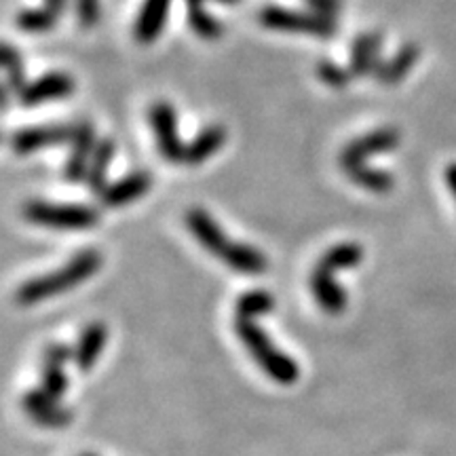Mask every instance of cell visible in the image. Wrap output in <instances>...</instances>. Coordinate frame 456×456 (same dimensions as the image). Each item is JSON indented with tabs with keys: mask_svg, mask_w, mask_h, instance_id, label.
Listing matches in <instances>:
<instances>
[{
	"mask_svg": "<svg viewBox=\"0 0 456 456\" xmlns=\"http://www.w3.org/2000/svg\"><path fill=\"white\" fill-rule=\"evenodd\" d=\"M260 24L269 30L279 32H300L315 38H332L336 34V21L332 17L317 13H305V11L283 9V7H265L258 15Z\"/></svg>",
	"mask_w": 456,
	"mask_h": 456,
	"instance_id": "4",
	"label": "cell"
},
{
	"mask_svg": "<svg viewBox=\"0 0 456 456\" xmlns=\"http://www.w3.org/2000/svg\"><path fill=\"white\" fill-rule=\"evenodd\" d=\"M171 0H144L138 20L134 26L135 41L142 45L155 43L161 37L165 21H167Z\"/></svg>",
	"mask_w": 456,
	"mask_h": 456,
	"instance_id": "16",
	"label": "cell"
},
{
	"mask_svg": "<svg viewBox=\"0 0 456 456\" xmlns=\"http://www.w3.org/2000/svg\"><path fill=\"white\" fill-rule=\"evenodd\" d=\"M45 7L51 9L57 15H61L68 7V0H45Z\"/></svg>",
	"mask_w": 456,
	"mask_h": 456,
	"instance_id": "33",
	"label": "cell"
},
{
	"mask_svg": "<svg viewBox=\"0 0 456 456\" xmlns=\"http://www.w3.org/2000/svg\"><path fill=\"white\" fill-rule=\"evenodd\" d=\"M306 4H309L311 13L332 17V20L342 9V0H306Z\"/></svg>",
	"mask_w": 456,
	"mask_h": 456,
	"instance_id": "31",
	"label": "cell"
},
{
	"mask_svg": "<svg viewBox=\"0 0 456 456\" xmlns=\"http://www.w3.org/2000/svg\"><path fill=\"white\" fill-rule=\"evenodd\" d=\"M30 224L55 228V231H87L100 222V212L81 203L28 201L21 209Z\"/></svg>",
	"mask_w": 456,
	"mask_h": 456,
	"instance_id": "3",
	"label": "cell"
},
{
	"mask_svg": "<svg viewBox=\"0 0 456 456\" xmlns=\"http://www.w3.org/2000/svg\"><path fill=\"white\" fill-rule=\"evenodd\" d=\"M81 456H95V454H91V452H89V454H81Z\"/></svg>",
	"mask_w": 456,
	"mask_h": 456,
	"instance_id": "36",
	"label": "cell"
},
{
	"mask_svg": "<svg viewBox=\"0 0 456 456\" xmlns=\"http://www.w3.org/2000/svg\"><path fill=\"white\" fill-rule=\"evenodd\" d=\"M74 357V349L61 342H53L43 351V366H61L64 368L68 362Z\"/></svg>",
	"mask_w": 456,
	"mask_h": 456,
	"instance_id": "29",
	"label": "cell"
},
{
	"mask_svg": "<svg viewBox=\"0 0 456 456\" xmlns=\"http://www.w3.org/2000/svg\"><path fill=\"white\" fill-rule=\"evenodd\" d=\"M3 64L4 70H7V87L13 89L17 95L20 91L26 87V70H24V61H21L20 51L11 45H4L3 47Z\"/></svg>",
	"mask_w": 456,
	"mask_h": 456,
	"instance_id": "26",
	"label": "cell"
},
{
	"mask_svg": "<svg viewBox=\"0 0 456 456\" xmlns=\"http://www.w3.org/2000/svg\"><path fill=\"white\" fill-rule=\"evenodd\" d=\"M98 142L100 140L95 138L94 125L89 121L77 123L74 138L70 142V155H68L64 165V178L70 182V184L85 182V175H87L91 157H94Z\"/></svg>",
	"mask_w": 456,
	"mask_h": 456,
	"instance_id": "10",
	"label": "cell"
},
{
	"mask_svg": "<svg viewBox=\"0 0 456 456\" xmlns=\"http://www.w3.org/2000/svg\"><path fill=\"white\" fill-rule=\"evenodd\" d=\"M106 340H108V328L106 323L102 322L89 323V326L81 332V336H78L77 345H74L72 362L77 363V368L81 370L83 374L89 372V370L98 363L102 351H104L106 346Z\"/></svg>",
	"mask_w": 456,
	"mask_h": 456,
	"instance_id": "15",
	"label": "cell"
},
{
	"mask_svg": "<svg viewBox=\"0 0 456 456\" xmlns=\"http://www.w3.org/2000/svg\"><path fill=\"white\" fill-rule=\"evenodd\" d=\"M77 125H41V127H26L15 131L11 138V148L15 155H32L49 146H60L72 142Z\"/></svg>",
	"mask_w": 456,
	"mask_h": 456,
	"instance_id": "7",
	"label": "cell"
},
{
	"mask_svg": "<svg viewBox=\"0 0 456 456\" xmlns=\"http://www.w3.org/2000/svg\"><path fill=\"white\" fill-rule=\"evenodd\" d=\"M186 21L191 26V30L197 34L201 41H218L224 34V26L222 21L216 20L212 13H208L205 7H186Z\"/></svg>",
	"mask_w": 456,
	"mask_h": 456,
	"instance_id": "24",
	"label": "cell"
},
{
	"mask_svg": "<svg viewBox=\"0 0 456 456\" xmlns=\"http://www.w3.org/2000/svg\"><path fill=\"white\" fill-rule=\"evenodd\" d=\"M21 406H24L26 414L45 429H64L72 423L74 414L70 408L61 406L60 402H55L53 397H49L41 387L38 389H30L21 399Z\"/></svg>",
	"mask_w": 456,
	"mask_h": 456,
	"instance_id": "9",
	"label": "cell"
},
{
	"mask_svg": "<svg viewBox=\"0 0 456 456\" xmlns=\"http://www.w3.org/2000/svg\"><path fill=\"white\" fill-rule=\"evenodd\" d=\"M402 142V134L395 127H379L374 131H368L362 138L351 140L349 144L342 148L338 161L342 169H351L355 165L366 163L370 157L383 155V152L395 151Z\"/></svg>",
	"mask_w": 456,
	"mask_h": 456,
	"instance_id": "5",
	"label": "cell"
},
{
	"mask_svg": "<svg viewBox=\"0 0 456 456\" xmlns=\"http://www.w3.org/2000/svg\"><path fill=\"white\" fill-rule=\"evenodd\" d=\"M74 94V78L66 72H47L38 77L37 81L28 83L20 91V104L26 108H37L47 104V102L64 100Z\"/></svg>",
	"mask_w": 456,
	"mask_h": 456,
	"instance_id": "8",
	"label": "cell"
},
{
	"mask_svg": "<svg viewBox=\"0 0 456 456\" xmlns=\"http://www.w3.org/2000/svg\"><path fill=\"white\" fill-rule=\"evenodd\" d=\"M363 260V248L359 243H338L334 248H330L326 254L322 256L317 262L319 269L336 273L353 269V266L362 265Z\"/></svg>",
	"mask_w": 456,
	"mask_h": 456,
	"instance_id": "22",
	"label": "cell"
},
{
	"mask_svg": "<svg viewBox=\"0 0 456 456\" xmlns=\"http://www.w3.org/2000/svg\"><path fill=\"white\" fill-rule=\"evenodd\" d=\"M184 222L188 231L192 232V237L197 239V243L203 249H208L209 254L216 258H222V254L226 252V248L231 245L226 232L222 231V226L212 218V214L205 212L201 208H192L191 212L184 216Z\"/></svg>",
	"mask_w": 456,
	"mask_h": 456,
	"instance_id": "11",
	"label": "cell"
},
{
	"mask_svg": "<svg viewBox=\"0 0 456 456\" xmlns=\"http://www.w3.org/2000/svg\"><path fill=\"white\" fill-rule=\"evenodd\" d=\"M214 3H220V4H239L241 0H214Z\"/></svg>",
	"mask_w": 456,
	"mask_h": 456,
	"instance_id": "35",
	"label": "cell"
},
{
	"mask_svg": "<svg viewBox=\"0 0 456 456\" xmlns=\"http://www.w3.org/2000/svg\"><path fill=\"white\" fill-rule=\"evenodd\" d=\"M419 57H420L419 45L416 43L402 45L391 60H387L379 66V70H376L374 77L379 78V83H383L385 87H393V85L402 83L403 78L408 77L416 61H419Z\"/></svg>",
	"mask_w": 456,
	"mask_h": 456,
	"instance_id": "19",
	"label": "cell"
},
{
	"mask_svg": "<svg viewBox=\"0 0 456 456\" xmlns=\"http://www.w3.org/2000/svg\"><path fill=\"white\" fill-rule=\"evenodd\" d=\"M311 292L315 296L319 309L328 315H340L346 309V292L334 279V273L315 266L311 275Z\"/></svg>",
	"mask_w": 456,
	"mask_h": 456,
	"instance_id": "14",
	"label": "cell"
},
{
	"mask_svg": "<svg viewBox=\"0 0 456 456\" xmlns=\"http://www.w3.org/2000/svg\"><path fill=\"white\" fill-rule=\"evenodd\" d=\"M315 74H317L319 81L326 83L328 87H332V89H346V87H349L351 78H353L349 68H342L332 60L317 61Z\"/></svg>",
	"mask_w": 456,
	"mask_h": 456,
	"instance_id": "27",
	"label": "cell"
},
{
	"mask_svg": "<svg viewBox=\"0 0 456 456\" xmlns=\"http://www.w3.org/2000/svg\"><path fill=\"white\" fill-rule=\"evenodd\" d=\"M152 186V175L148 171H134V174L125 175V178L112 182L106 186V191L100 195V201L104 208L117 209L125 205L138 201L144 197Z\"/></svg>",
	"mask_w": 456,
	"mask_h": 456,
	"instance_id": "12",
	"label": "cell"
},
{
	"mask_svg": "<svg viewBox=\"0 0 456 456\" xmlns=\"http://www.w3.org/2000/svg\"><path fill=\"white\" fill-rule=\"evenodd\" d=\"M57 20L60 15L53 13V11L43 7V9H26L15 17V26L20 28L21 32L28 34H43L53 30L57 26Z\"/></svg>",
	"mask_w": 456,
	"mask_h": 456,
	"instance_id": "25",
	"label": "cell"
},
{
	"mask_svg": "<svg viewBox=\"0 0 456 456\" xmlns=\"http://www.w3.org/2000/svg\"><path fill=\"white\" fill-rule=\"evenodd\" d=\"M256 322L258 319H235L237 338L243 342L254 362L271 380H275L277 385H294L300 379V368L296 359L277 349L269 334Z\"/></svg>",
	"mask_w": 456,
	"mask_h": 456,
	"instance_id": "2",
	"label": "cell"
},
{
	"mask_svg": "<svg viewBox=\"0 0 456 456\" xmlns=\"http://www.w3.org/2000/svg\"><path fill=\"white\" fill-rule=\"evenodd\" d=\"M114 152H117V144H114L112 138H102L95 146L94 157H91L87 175H85V186L89 188L94 195H102L108 186V169H110V163L114 159Z\"/></svg>",
	"mask_w": 456,
	"mask_h": 456,
	"instance_id": "20",
	"label": "cell"
},
{
	"mask_svg": "<svg viewBox=\"0 0 456 456\" xmlns=\"http://www.w3.org/2000/svg\"><path fill=\"white\" fill-rule=\"evenodd\" d=\"M226 144V129L222 125H208L186 144L184 161L186 165H201L209 161L222 146Z\"/></svg>",
	"mask_w": 456,
	"mask_h": 456,
	"instance_id": "18",
	"label": "cell"
},
{
	"mask_svg": "<svg viewBox=\"0 0 456 456\" xmlns=\"http://www.w3.org/2000/svg\"><path fill=\"white\" fill-rule=\"evenodd\" d=\"M148 121H151L152 129L157 135L159 152L165 161L169 163H182L184 161L186 146L182 144L178 135V117H175V108L169 102L159 100L148 110Z\"/></svg>",
	"mask_w": 456,
	"mask_h": 456,
	"instance_id": "6",
	"label": "cell"
},
{
	"mask_svg": "<svg viewBox=\"0 0 456 456\" xmlns=\"http://www.w3.org/2000/svg\"><path fill=\"white\" fill-rule=\"evenodd\" d=\"M184 3H186V7H203L208 0H184Z\"/></svg>",
	"mask_w": 456,
	"mask_h": 456,
	"instance_id": "34",
	"label": "cell"
},
{
	"mask_svg": "<svg viewBox=\"0 0 456 456\" xmlns=\"http://www.w3.org/2000/svg\"><path fill=\"white\" fill-rule=\"evenodd\" d=\"M275 309V298L266 289L245 292L235 305V319H258Z\"/></svg>",
	"mask_w": 456,
	"mask_h": 456,
	"instance_id": "23",
	"label": "cell"
},
{
	"mask_svg": "<svg viewBox=\"0 0 456 456\" xmlns=\"http://www.w3.org/2000/svg\"><path fill=\"white\" fill-rule=\"evenodd\" d=\"M444 178H446V184L450 188V192H452V197L456 199V163H450L446 171H444Z\"/></svg>",
	"mask_w": 456,
	"mask_h": 456,
	"instance_id": "32",
	"label": "cell"
},
{
	"mask_svg": "<svg viewBox=\"0 0 456 456\" xmlns=\"http://www.w3.org/2000/svg\"><path fill=\"white\" fill-rule=\"evenodd\" d=\"M102 265H104V258H102L98 249H81V252L74 256L68 265L61 266V269L26 281L20 289H17L15 300L20 302L21 306H32L47 298H55V296L70 292L77 285H81L87 281V279L94 277L95 273L100 271Z\"/></svg>",
	"mask_w": 456,
	"mask_h": 456,
	"instance_id": "1",
	"label": "cell"
},
{
	"mask_svg": "<svg viewBox=\"0 0 456 456\" xmlns=\"http://www.w3.org/2000/svg\"><path fill=\"white\" fill-rule=\"evenodd\" d=\"M222 262L231 269L232 273H239V275L248 277H258L265 275L266 269H269V260L266 256L260 252L258 248L248 243H231L226 248V252L222 254Z\"/></svg>",
	"mask_w": 456,
	"mask_h": 456,
	"instance_id": "17",
	"label": "cell"
},
{
	"mask_svg": "<svg viewBox=\"0 0 456 456\" xmlns=\"http://www.w3.org/2000/svg\"><path fill=\"white\" fill-rule=\"evenodd\" d=\"M345 174L349 175L353 184H357L368 192H374V195H387V192H391L393 186H395V175H393L391 171L370 167L366 163L355 165V167L346 169Z\"/></svg>",
	"mask_w": 456,
	"mask_h": 456,
	"instance_id": "21",
	"label": "cell"
},
{
	"mask_svg": "<svg viewBox=\"0 0 456 456\" xmlns=\"http://www.w3.org/2000/svg\"><path fill=\"white\" fill-rule=\"evenodd\" d=\"M380 49H383V34L363 32L351 43L349 70L355 78H363L368 74H376L380 61Z\"/></svg>",
	"mask_w": 456,
	"mask_h": 456,
	"instance_id": "13",
	"label": "cell"
},
{
	"mask_svg": "<svg viewBox=\"0 0 456 456\" xmlns=\"http://www.w3.org/2000/svg\"><path fill=\"white\" fill-rule=\"evenodd\" d=\"M68 385H70V379L66 376L64 368H61V366H43L41 389L47 393L49 397H53L55 402H60V399L66 395Z\"/></svg>",
	"mask_w": 456,
	"mask_h": 456,
	"instance_id": "28",
	"label": "cell"
},
{
	"mask_svg": "<svg viewBox=\"0 0 456 456\" xmlns=\"http://www.w3.org/2000/svg\"><path fill=\"white\" fill-rule=\"evenodd\" d=\"M77 15L83 28H94L100 21V0H77Z\"/></svg>",
	"mask_w": 456,
	"mask_h": 456,
	"instance_id": "30",
	"label": "cell"
}]
</instances>
